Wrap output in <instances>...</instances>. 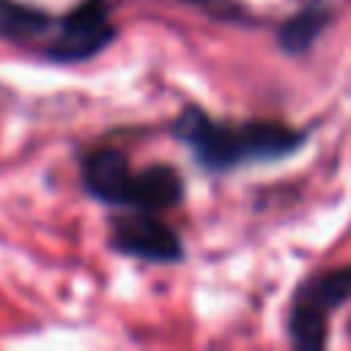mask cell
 Wrapping results in <instances>:
<instances>
[{"instance_id": "277c9868", "label": "cell", "mask_w": 351, "mask_h": 351, "mask_svg": "<svg viewBox=\"0 0 351 351\" xmlns=\"http://www.w3.org/2000/svg\"><path fill=\"white\" fill-rule=\"evenodd\" d=\"M112 241L118 250L145 258V261H176L181 255L178 236L159 222L151 211H137L132 217H121L112 230Z\"/></svg>"}, {"instance_id": "6da1fadb", "label": "cell", "mask_w": 351, "mask_h": 351, "mask_svg": "<svg viewBox=\"0 0 351 351\" xmlns=\"http://www.w3.org/2000/svg\"><path fill=\"white\" fill-rule=\"evenodd\" d=\"M176 129L195 148L197 159L214 170L236 167L241 162L277 159L291 154L302 143V137L293 129H285L280 123H219L197 110H186Z\"/></svg>"}, {"instance_id": "ba28073f", "label": "cell", "mask_w": 351, "mask_h": 351, "mask_svg": "<svg viewBox=\"0 0 351 351\" xmlns=\"http://www.w3.org/2000/svg\"><path fill=\"white\" fill-rule=\"evenodd\" d=\"M321 25H324V16H321L318 11H304V14L293 16V19L282 27V44H285L288 49H293V52H302V49H307L310 41L318 36Z\"/></svg>"}, {"instance_id": "7a4b0ae2", "label": "cell", "mask_w": 351, "mask_h": 351, "mask_svg": "<svg viewBox=\"0 0 351 351\" xmlns=\"http://www.w3.org/2000/svg\"><path fill=\"white\" fill-rule=\"evenodd\" d=\"M351 296V266L324 274L315 282H307L296 302H293V313H291V335L299 346H324V335H326V315L340 307V302H346Z\"/></svg>"}, {"instance_id": "8992f818", "label": "cell", "mask_w": 351, "mask_h": 351, "mask_svg": "<svg viewBox=\"0 0 351 351\" xmlns=\"http://www.w3.org/2000/svg\"><path fill=\"white\" fill-rule=\"evenodd\" d=\"M178 197H181V178L173 167L154 165L145 167L143 173H134L129 206H134L137 211H159L178 203Z\"/></svg>"}, {"instance_id": "5b68a950", "label": "cell", "mask_w": 351, "mask_h": 351, "mask_svg": "<svg viewBox=\"0 0 351 351\" xmlns=\"http://www.w3.org/2000/svg\"><path fill=\"white\" fill-rule=\"evenodd\" d=\"M82 181H85L88 192L96 195L99 200L129 206L134 170L129 167L123 154H118V151H96L82 165Z\"/></svg>"}, {"instance_id": "3957f363", "label": "cell", "mask_w": 351, "mask_h": 351, "mask_svg": "<svg viewBox=\"0 0 351 351\" xmlns=\"http://www.w3.org/2000/svg\"><path fill=\"white\" fill-rule=\"evenodd\" d=\"M112 36H115V27L110 22L107 0H88L58 22L55 36L49 41V58L60 63L85 60L96 55Z\"/></svg>"}, {"instance_id": "9c48e42d", "label": "cell", "mask_w": 351, "mask_h": 351, "mask_svg": "<svg viewBox=\"0 0 351 351\" xmlns=\"http://www.w3.org/2000/svg\"><path fill=\"white\" fill-rule=\"evenodd\" d=\"M192 3H197V0H192Z\"/></svg>"}, {"instance_id": "52a82bcc", "label": "cell", "mask_w": 351, "mask_h": 351, "mask_svg": "<svg viewBox=\"0 0 351 351\" xmlns=\"http://www.w3.org/2000/svg\"><path fill=\"white\" fill-rule=\"evenodd\" d=\"M49 27V19L27 5L0 0V33L11 38H30Z\"/></svg>"}]
</instances>
